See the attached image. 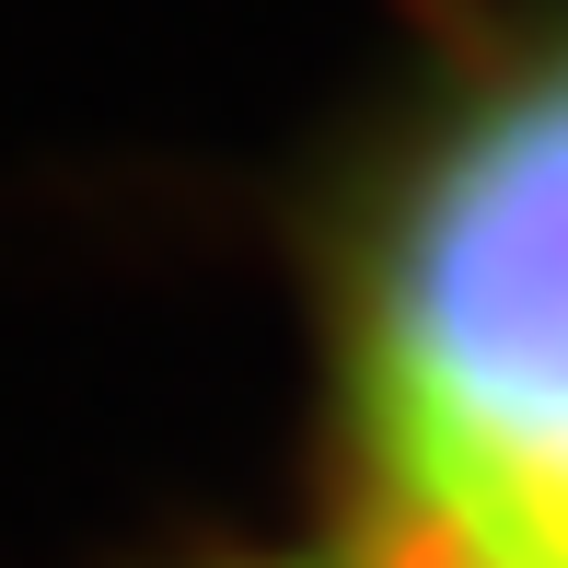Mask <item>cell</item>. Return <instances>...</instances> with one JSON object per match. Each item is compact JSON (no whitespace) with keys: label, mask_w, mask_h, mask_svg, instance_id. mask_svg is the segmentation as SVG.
Listing matches in <instances>:
<instances>
[{"label":"cell","mask_w":568,"mask_h":568,"mask_svg":"<svg viewBox=\"0 0 568 568\" xmlns=\"http://www.w3.org/2000/svg\"><path fill=\"white\" fill-rule=\"evenodd\" d=\"M359 568H383V557H359Z\"/></svg>","instance_id":"2"},{"label":"cell","mask_w":568,"mask_h":568,"mask_svg":"<svg viewBox=\"0 0 568 568\" xmlns=\"http://www.w3.org/2000/svg\"><path fill=\"white\" fill-rule=\"evenodd\" d=\"M337 442L383 568H568V23L372 163L337 232Z\"/></svg>","instance_id":"1"}]
</instances>
